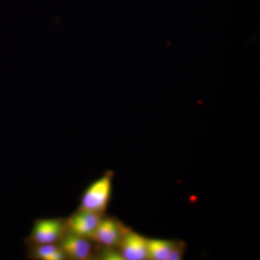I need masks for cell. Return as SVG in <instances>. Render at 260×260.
I'll list each match as a JSON object with an SVG mask.
<instances>
[{
    "label": "cell",
    "instance_id": "obj_1",
    "mask_svg": "<svg viewBox=\"0 0 260 260\" xmlns=\"http://www.w3.org/2000/svg\"><path fill=\"white\" fill-rule=\"evenodd\" d=\"M112 191V174L105 175L93 181L82 195L78 209L104 215Z\"/></svg>",
    "mask_w": 260,
    "mask_h": 260
},
{
    "label": "cell",
    "instance_id": "obj_2",
    "mask_svg": "<svg viewBox=\"0 0 260 260\" xmlns=\"http://www.w3.org/2000/svg\"><path fill=\"white\" fill-rule=\"evenodd\" d=\"M66 232L65 219H38L32 225L29 244H59Z\"/></svg>",
    "mask_w": 260,
    "mask_h": 260
},
{
    "label": "cell",
    "instance_id": "obj_3",
    "mask_svg": "<svg viewBox=\"0 0 260 260\" xmlns=\"http://www.w3.org/2000/svg\"><path fill=\"white\" fill-rule=\"evenodd\" d=\"M103 217L102 214L78 209L65 219L67 232L90 239Z\"/></svg>",
    "mask_w": 260,
    "mask_h": 260
},
{
    "label": "cell",
    "instance_id": "obj_4",
    "mask_svg": "<svg viewBox=\"0 0 260 260\" xmlns=\"http://www.w3.org/2000/svg\"><path fill=\"white\" fill-rule=\"evenodd\" d=\"M118 246L122 259H148V239L133 231L126 229Z\"/></svg>",
    "mask_w": 260,
    "mask_h": 260
},
{
    "label": "cell",
    "instance_id": "obj_5",
    "mask_svg": "<svg viewBox=\"0 0 260 260\" xmlns=\"http://www.w3.org/2000/svg\"><path fill=\"white\" fill-rule=\"evenodd\" d=\"M58 244L64 253L67 259L88 260L93 257V241L89 238L66 232Z\"/></svg>",
    "mask_w": 260,
    "mask_h": 260
},
{
    "label": "cell",
    "instance_id": "obj_6",
    "mask_svg": "<svg viewBox=\"0 0 260 260\" xmlns=\"http://www.w3.org/2000/svg\"><path fill=\"white\" fill-rule=\"evenodd\" d=\"M125 230V228L116 219L103 217L90 239L99 245L113 248L118 245Z\"/></svg>",
    "mask_w": 260,
    "mask_h": 260
},
{
    "label": "cell",
    "instance_id": "obj_7",
    "mask_svg": "<svg viewBox=\"0 0 260 260\" xmlns=\"http://www.w3.org/2000/svg\"><path fill=\"white\" fill-rule=\"evenodd\" d=\"M30 258L38 260H64V253L58 244H30Z\"/></svg>",
    "mask_w": 260,
    "mask_h": 260
},
{
    "label": "cell",
    "instance_id": "obj_8",
    "mask_svg": "<svg viewBox=\"0 0 260 260\" xmlns=\"http://www.w3.org/2000/svg\"><path fill=\"white\" fill-rule=\"evenodd\" d=\"M174 242L162 239H148V259L167 260Z\"/></svg>",
    "mask_w": 260,
    "mask_h": 260
},
{
    "label": "cell",
    "instance_id": "obj_9",
    "mask_svg": "<svg viewBox=\"0 0 260 260\" xmlns=\"http://www.w3.org/2000/svg\"><path fill=\"white\" fill-rule=\"evenodd\" d=\"M184 246L182 244H177L174 243L172 250L169 253L167 260H180L182 259L184 252Z\"/></svg>",
    "mask_w": 260,
    "mask_h": 260
}]
</instances>
